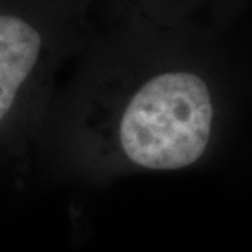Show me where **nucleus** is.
<instances>
[{
	"mask_svg": "<svg viewBox=\"0 0 252 252\" xmlns=\"http://www.w3.org/2000/svg\"><path fill=\"white\" fill-rule=\"evenodd\" d=\"M207 81L174 62L162 26L101 49L56 95L42 139L56 170L89 182L184 170L206 153L215 122Z\"/></svg>",
	"mask_w": 252,
	"mask_h": 252,
	"instance_id": "f257e3e1",
	"label": "nucleus"
},
{
	"mask_svg": "<svg viewBox=\"0 0 252 252\" xmlns=\"http://www.w3.org/2000/svg\"><path fill=\"white\" fill-rule=\"evenodd\" d=\"M64 46L63 20L58 14L45 21L0 14V125L17 105H28L45 130Z\"/></svg>",
	"mask_w": 252,
	"mask_h": 252,
	"instance_id": "f03ea898",
	"label": "nucleus"
}]
</instances>
